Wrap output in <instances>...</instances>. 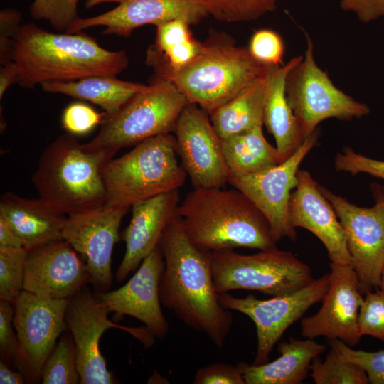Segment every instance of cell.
<instances>
[{
  "label": "cell",
  "mask_w": 384,
  "mask_h": 384,
  "mask_svg": "<svg viewBox=\"0 0 384 384\" xmlns=\"http://www.w3.org/2000/svg\"><path fill=\"white\" fill-rule=\"evenodd\" d=\"M22 14L14 9L7 8L0 11V64L12 61V40L21 26Z\"/></svg>",
  "instance_id": "b9f144b4"
},
{
  "label": "cell",
  "mask_w": 384,
  "mask_h": 384,
  "mask_svg": "<svg viewBox=\"0 0 384 384\" xmlns=\"http://www.w3.org/2000/svg\"><path fill=\"white\" fill-rule=\"evenodd\" d=\"M326 350V346L313 338H290L278 345L280 356L260 365L240 363L245 384H301L309 375L313 359Z\"/></svg>",
  "instance_id": "d4e9b609"
},
{
  "label": "cell",
  "mask_w": 384,
  "mask_h": 384,
  "mask_svg": "<svg viewBox=\"0 0 384 384\" xmlns=\"http://www.w3.org/2000/svg\"><path fill=\"white\" fill-rule=\"evenodd\" d=\"M344 229L351 265L363 294L379 288L384 267V186H370L374 204L360 207L320 185Z\"/></svg>",
  "instance_id": "30bf717a"
},
{
  "label": "cell",
  "mask_w": 384,
  "mask_h": 384,
  "mask_svg": "<svg viewBox=\"0 0 384 384\" xmlns=\"http://www.w3.org/2000/svg\"><path fill=\"white\" fill-rule=\"evenodd\" d=\"M306 47L301 60L287 73L285 92L304 139L324 120L360 119L370 112L365 103L338 88L316 63L314 43L304 31Z\"/></svg>",
  "instance_id": "9c48e42d"
},
{
  "label": "cell",
  "mask_w": 384,
  "mask_h": 384,
  "mask_svg": "<svg viewBox=\"0 0 384 384\" xmlns=\"http://www.w3.org/2000/svg\"><path fill=\"white\" fill-rule=\"evenodd\" d=\"M289 218L294 228L313 233L324 245L331 262L351 265L344 229L320 185L305 169H299L297 184L289 204Z\"/></svg>",
  "instance_id": "44dd1931"
},
{
  "label": "cell",
  "mask_w": 384,
  "mask_h": 384,
  "mask_svg": "<svg viewBox=\"0 0 384 384\" xmlns=\"http://www.w3.org/2000/svg\"><path fill=\"white\" fill-rule=\"evenodd\" d=\"M78 1H80V0H78Z\"/></svg>",
  "instance_id": "c3c4849f"
},
{
  "label": "cell",
  "mask_w": 384,
  "mask_h": 384,
  "mask_svg": "<svg viewBox=\"0 0 384 384\" xmlns=\"http://www.w3.org/2000/svg\"><path fill=\"white\" fill-rule=\"evenodd\" d=\"M183 19H174L156 26L154 43L146 52V64L154 76L163 78L194 60L200 53L202 42L197 41Z\"/></svg>",
  "instance_id": "484cf974"
},
{
  "label": "cell",
  "mask_w": 384,
  "mask_h": 384,
  "mask_svg": "<svg viewBox=\"0 0 384 384\" xmlns=\"http://www.w3.org/2000/svg\"><path fill=\"white\" fill-rule=\"evenodd\" d=\"M329 345L342 358L359 366L366 372L369 383L384 384V350H355L338 339L330 340Z\"/></svg>",
  "instance_id": "d590c367"
},
{
  "label": "cell",
  "mask_w": 384,
  "mask_h": 384,
  "mask_svg": "<svg viewBox=\"0 0 384 384\" xmlns=\"http://www.w3.org/2000/svg\"><path fill=\"white\" fill-rule=\"evenodd\" d=\"M247 49L255 60L265 65L280 67L283 63L284 42L282 37L272 29L255 31L250 38Z\"/></svg>",
  "instance_id": "e575fe53"
},
{
  "label": "cell",
  "mask_w": 384,
  "mask_h": 384,
  "mask_svg": "<svg viewBox=\"0 0 384 384\" xmlns=\"http://www.w3.org/2000/svg\"><path fill=\"white\" fill-rule=\"evenodd\" d=\"M334 169L337 171L348 173L353 176L366 174L384 180V161L375 159L355 151L351 147H344L334 159Z\"/></svg>",
  "instance_id": "f35d334b"
},
{
  "label": "cell",
  "mask_w": 384,
  "mask_h": 384,
  "mask_svg": "<svg viewBox=\"0 0 384 384\" xmlns=\"http://www.w3.org/2000/svg\"><path fill=\"white\" fill-rule=\"evenodd\" d=\"M381 291L384 292V267L382 270V274L380 277V284H379V288Z\"/></svg>",
  "instance_id": "7dc6e473"
},
{
  "label": "cell",
  "mask_w": 384,
  "mask_h": 384,
  "mask_svg": "<svg viewBox=\"0 0 384 384\" xmlns=\"http://www.w3.org/2000/svg\"><path fill=\"white\" fill-rule=\"evenodd\" d=\"M20 78L19 69L14 61H11L0 68V98L4 96L6 90L12 85L18 83Z\"/></svg>",
  "instance_id": "ee69618b"
},
{
  "label": "cell",
  "mask_w": 384,
  "mask_h": 384,
  "mask_svg": "<svg viewBox=\"0 0 384 384\" xmlns=\"http://www.w3.org/2000/svg\"><path fill=\"white\" fill-rule=\"evenodd\" d=\"M102 176L107 203L130 208L178 189L187 174L178 161L175 137L168 133L144 140L128 153L111 159L102 169Z\"/></svg>",
  "instance_id": "8992f818"
},
{
  "label": "cell",
  "mask_w": 384,
  "mask_h": 384,
  "mask_svg": "<svg viewBox=\"0 0 384 384\" xmlns=\"http://www.w3.org/2000/svg\"><path fill=\"white\" fill-rule=\"evenodd\" d=\"M270 67L255 83L209 114L215 130L222 139L263 124L267 76Z\"/></svg>",
  "instance_id": "f1b7e54d"
},
{
  "label": "cell",
  "mask_w": 384,
  "mask_h": 384,
  "mask_svg": "<svg viewBox=\"0 0 384 384\" xmlns=\"http://www.w3.org/2000/svg\"><path fill=\"white\" fill-rule=\"evenodd\" d=\"M310 377L316 384H368L366 372L358 365L342 358L330 348L325 360L314 358Z\"/></svg>",
  "instance_id": "4dcf8cb0"
},
{
  "label": "cell",
  "mask_w": 384,
  "mask_h": 384,
  "mask_svg": "<svg viewBox=\"0 0 384 384\" xmlns=\"http://www.w3.org/2000/svg\"><path fill=\"white\" fill-rule=\"evenodd\" d=\"M116 77L95 75L70 82H47L41 86L46 92L63 94L95 104L109 117L116 114L134 95L147 87Z\"/></svg>",
  "instance_id": "4316f807"
},
{
  "label": "cell",
  "mask_w": 384,
  "mask_h": 384,
  "mask_svg": "<svg viewBox=\"0 0 384 384\" xmlns=\"http://www.w3.org/2000/svg\"><path fill=\"white\" fill-rule=\"evenodd\" d=\"M109 309L95 292L82 289L68 302L65 322L76 349V363L81 384L117 383L100 349V338L107 329L119 328L137 338L145 348L151 347L155 336L145 327L119 325L108 319Z\"/></svg>",
  "instance_id": "8fae6325"
},
{
  "label": "cell",
  "mask_w": 384,
  "mask_h": 384,
  "mask_svg": "<svg viewBox=\"0 0 384 384\" xmlns=\"http://www.w3.org/2000/svg\"><path fill=\"white\" fill-rule=\"evenodd\" d=\"M279 0H202L209 15L225 22L255 21L277 8Z\"/></svg>",
  "instance_id": "1f68e13d"
},
{
  "label": "cell",
  "mask_w": 384,
  "mask_h": 384,
  "mask_svg": "<svg viewBox=\"0 0 384 384\" xmlns=\"http://www.w3.org/2000/svg\"><path fill=\"white\" fill-rule=\"evenodd\" d=\"M164 267V259L158 246L142 260L124 286L95 293L116 319L134 317L145 324L155 338L163 339L169 331L161 308L160 282Z\"/></svg>",
  "instance_id": "d6986e66"
},
{
  "label": "cell",
  "mask_w": 384,
  "mask_h": 384,
  "mask_svg": "<svg viewBox=\"0 0 384 384\" xmlns=\"http://www.w3.org/2000/svg\"><path fill=\"white\" fill-rule=\"evenodd\" d=\"M12 60L19 69L18 84L27 89L47 82L117 76L129 65L125 51L108 50L85 33H50L33 23L21 25L14 34Z\"/></svg>",
  "instance_id": "7a4b0ae2"
},
{
  "label": "cell",
  "mask_w": 384,
  "mask_h": 384,
  "mask_svg": "<svg viewBox=\"0 0 384 384\" xmlns=\"http://www.w3.org/2000/svg\"><path fill=\"white\" fill-rule=\"evenodd\" d=\"M194 384H245L237 366L215 363L199 368L195 375Z\"/></svg>",
  "instance_id": "60d3db41"
},
{
  "label": "cell",
  "mask_w": 384,
  "mask_h": 384,
  "mask_svg": "<svg viewBox=\"0 0 384 384\" xmlns=\"http://www.w3.org/2000/svg\"><path fill=\"white\" fill-rule=\"evenodd\" d=\"M43 384H77L80 377L76 349L71 334H63L47 358L41 373Z\"/></svg>",
  "instance_id": "f546056e"
},
{
  "label": "cell",
  "mask_w": 384,
  "mask_h": 384,
  "mask_svg": "<svg viewBox=\"0 0 384 384\" xmlns=\"http://www.w3.org/2000/svg\"><path fill=\"white\" fill-rule=\"evenodd\" d=\"M0 215L9 222L28 250L63 240L67 217L41 198L6 192L0 199Z\"/></svg>",
  "instance_id": "603a6c76"
},
{
  "label": "cell",
  "mask_w": 384,
  "mask_h": 384,
  "mask_svg": "<svg viewBox=\"0 0 384 384\" xmlns=\"http://www.w3.org/2000/svg\"><path fill=\"white\" fill-rule=\"evenodd\" d=\"M302 57L295 56L280 67L272 66L268 72L263 124L274 138L281 163L292 156L305 139L285 92L287 73Z\"/></svg>",
  "instance_id": "cb8c5ba5"
},
{
  "label": "cell",
  "mask_w": 384,
  "mask_h": 384,
  "mask_svg": "<svg viewBox=\"0 0 384 384\" xmlns=\"http://www.w3.org/2000/svg\"><path fill=\"white\" fill-rule=\"evenodd\" d=\"M106 114L97 112L82 102H73L63 110L61 117L63 127L75 136L84 135L101 124Z\"/></svg>",
  "instance_id": "74e56055"
},
{
  "label": "cell",
  "mask_w": 384,
  "mask_h": 384,
  "mask_svg": "<svg viewBox=\"0 0 384 384\" xmlns=\"http://www.w3.org/2000/svg\"><path fill=\"white\" fill-rule=\"evenodd\" d=\"M86 262L65 240L29 250L23 290L51 299H70L89 283Z\"/></svg>",
  "instance_id": "ffe728a7"
},
{
  "label": "cell",
  "mask_w": 384,
  "mask_h": 384,
  "mask_svg": "<svg viewBox=\"0 0 384 384\" xmlns=\"http://www.w3.org/2000/svg\"><path fill=\"white\" fill-rule=\"evenodd\" d=\"M104 1H116L119 4L94 17L78 18L66 33H78L100 26L105 27L103 34L127 38L134 30L147 24L156 26L171 20L183 19L193 26L209 15L202 0H90L87 6Z\"/></svg>",
  "instance_id": "ac0fdd59"
},
{
  "label": "cell",
  "mask_w": 384,
  "mask_h": 384,
  "mask_svg": "<svg viewBox=\"0 0 384 384\" xmlns=\"http://www.w3.org/2000/svg\"><path fill=\"white\" fill-rule=\"evenodd\" d=\"M180 203L178 189L134 204L128 226L121 235L126 250L116 271L115 278L122 282L159 246L162 233L177 213Z\"/></svg>",
  "instance_id": "7402d4cb"
},
{
  "label": "cell",
  "mask_w": 384,
  "mask_h": 384,
  "mask_svg": "<svg viewBox=\"0 0 384 384\" xmlns=\"http://www.w3.org/2000/svg\"><path fill=\"white\" fill-rule=\"evenodd\" d=\"M262 125L223 139L230 178L255 174L281 163L277 148L264 136Z\"/></svg>",
  "instance_id": "83f0119b"
},
{
  "label": "cell",
  "mask_w": 384,
  "mask_h": 384,
  "mask_svg": "<svg viewBox=\"0 0 384 384\" xmlns=\"http://www.w3.org/2000/svg\"><path fill=\"white\" fill-rule=\"evenodd\" d=\"M28 252L24 247H0V301L13 304L23 291Z\"/></svg>",
  "instance_id": "d6a6232c"
},
{
  "label": "cell",
  "mask_w": 384,
  "mask_h": 384,
  "mask_svg": "<svg viewBox=\"0 0 384 384\" xmlns=\"http://www.w3.org/2000/svg\"><path fill=\"white\" fill-rule=\"evenodd\" d=\"M247 47L238 46L223 33L213 32L202 42L197 57L163 78L171 82L190 103L210 114L240 94L268 70Z\"/></svg>",
  "instance_id": "5b68a950"
},
{
  "label": "cell",
  "mask_w": 384,
  "mask_h": 384,
  "mask_svg": "<svg viewBox=\"0 0 384 384\" xmlns=\"http://www.w3.org/2000/svg\"><path fill=\"white\" fill-rule=\"evenodd\" d=\"M159 246L165 267L160 282L161 304L193 329L223 346L233 318L219 302L209 252L193 245L176 215L164 229Z\"/></svg>",
  "instance_id": "6da1fadb"
},
{
  "label": "cell",
  "mask_w": 384,
  "mask_h": 384,
  "mask_svg": "<svg viewBox=\"0 0 384 384\" xmlns=\"http://www.w3.org/2000/svg\"><path fill=\"white\" fill-rule=\"evenodd\" d=\"M178 156L193 188H223L230 174L223 139L205 111L193 103L180 114L174 132Z\"/></svg>",
  "instance_id": "2e32d148"
},
{
  "label": "cell",
  "mask_w": 384,
  "mask_h": 384,
  "mask_svg": "<svg viewBox=\"0 0 384 384\" xmlns=\"http://www.w3.org/2000/svg\"><path fill=\"white\" fill-rule=\"evenodd\" d=\"M329 286V274L292 293L259 299L252 294L235 297L227 292L218 295L221 305L239 311L255 323L257 347L253 364L269 361L274 346L286 330L299 319L314 304L321 302Z\"/></svg>",
  "instance_id": "4fadbf2b"
},
{
  "label": "cell",
  "mask_w": 384,
  "mask_h": 384,
  "mask_svg": "<svg viewBox=\"0 0 384 384\" xmlns=\"http://www.w3.org/2000/svg\"><path fill=\"white\" fill-rule=\"evenodd\" d=\"M113 156L87 151L76 136L62 134L43 151L32 183L39 198L58 212H85L107 203L102 169Z\"/></svg>",
  "instance_id": "277c9868"
},
{
  "label": "cell",
  "mask_w": 384,
  "mask_h": 384,
  "mask_svg": "<svg viewBox=\"0 0 384 384\" xmlns=\"http://www.w3.org/2000/svg\"><path fill=\"white\" fill-rule=\"evenodd\" d=\"M329 286L314 315L301 321V334L306 338L324 336L338 339L350 346L362 335L358 314L364 301L356 274L351 265L330 263Z\"/></svg>",
  "instance_id": "e0dca14e"
},
{
  "label": "cell",
  "mask_w": 384,
  "mask_h": 384,
  "mask_svg": "<svg viewBox=\"0 0 384 384\" xmlns=\"http://www.w3.org/2000/svg\"><path fill=\"white\" fill-rule=\"evenodd\" d=\"M209 256L218 294L242 289L276 297L297 291L314 279L307 264L276 247L252 255L225 250L210 252Z\"/></svg>",
  "instance_id": "ba28073f"
},
{
  "label": "cell",
  "mask_w": 384,
  "mask_h": 384,
  "mask_svg": "<svg viewBox=\"0 0 384 384\" xmlns=\"http://www.w3.org/2000/svg\"><path fill=\"white\" fill-rule=\"evenodd\" d=\"M339 5L342 10L355 14L362 23L384 17V0H341Z\"/></svg>",
  "instance_id": "7bdbcfd3"
},
{
  "label": "cell",
  "mask_w": 384,
  "mask_h": 384,
  "mask_svg": "<svg viewBox=\"0 0 384 384\" xmlns=\"http://www.w3.org/2000/svg\"><path fill=\"white\" fill-rule=\"evenodd\" d=\"M26 380L21 371L12 370L6 362L0 361V383L1 384H23Z\"/></svg>",
  "instance_id": "bcb514c9"
},
{
  "label": "cell",
  "mask_w": 384,
  "mask_h": 384,
  "mask_svg": "<svg viewBox=\"0 0 384 384\" xmlns=\"http://www.w3.org/2000/svg\"><path fill=\"white\" fill-rule=\"evenodd\" d=\"M189 103L171 82L154 76L144 90L134 95L116 114L105 117L99 132L83 144L84 149L114 156L122 148L171 133Z\"/></svg>",
  "instance_id": "52a82bcc"
},
{
  "label": "cell",
  "mask_w": 384,
  "mask_h": 384,
  "mask_svg": "<svg viewBox=\"0 0 384 384\" xmlns=\"http://www.w3.org/2000/svg\"><path fill=\"white\" fill-rule=\"evenodd\" d=\"M361 334L368 335L384 342V292L380 289L365 294L358 314Z\"/></svg>",
  "instance_id": "8d00e7d4"
},
{
  "label": "cell",
  "mask_w": 384,
  "mask_h": 384,
  "mask_svg": "<svg viewBox=\"0 0 384 384\" xmlns=\"http://www.w3.org/2000/svg\"><path fill=\"white\" fill-rule=\"evenodd\" d=\"M14 315V304L0 301V355L1 360L6 363L14 362L18 349Z\"/></svg>",
  "instance_id": "ab89813d"
},
{
  "label": "cell",
  "mask_w": 384,
  "mask_h": 384,
  "mask_svg": "<svg viewBox=\"0 0 384 384\" xmlns=\"http://www.w3.org/2000/svg\"><path fill=\"white\" fill-rule=\"evenodd\" d=\"M0 247H23L20 238L2 215H0Z\"/></svg>",
  "instance_id": "f6af8a7d"
},
{
  "label": "cell",
  "mask_w": 384,
  "mask_h": 384,
  "mask_svg": "<svg viewBox=\"0 0 384 384\" xmlns=\"http://www.w3.org/2000/svg\"><path fill=\"white\" fill-rule=\"evenodd\" d=\"M129 208L105 203L96 208L67 216L63 240L81 254L95 292L110 290L114 245L119 239L122 220Z\"/></svg>",
  "instance_id": "9a60e30c"
},
{
  "label": "cell",
  "mask_w": 384,
  "mask_h": 384,
  "mask_svg": "<svg viewBox=\"0 0 384 384\" xmlns=\"http://www.w3.org/2000/svg\"><path fill=\"white\" fill-rule=\"evenodd\" d=\"M69 300L44 298L23 290L13 303L18 340L14 364L26 383L41 382L47 358L68 330L65 317Z\"/></svg>",
  "instance_id": "7c38bea8"
},
{
  "label": "cell",
  "mask_w": 384,
  "mask_h": 384,
  "mask_svg": "<svg viewBox=\"0 0 384 384\" xmlns=\"http://www.w3.org/2000/svg\"><path fill=\"white\" fill-rule=\"evenodd\" d=\"M177 215L190 241L204 252L276 247L265 215L235 188H193Z\"/></svg>",
  "instance_id": "3957f363"
},
{
  "label": "cell",
  "mask_w": 384,
  "mask_h": 384,
  "mask_svg": "<svg viewBox=\"0 0 384 384\" xmlns=\"http://www.w3.org/2000/svg\"><path fill=\"white\" fill-rule=\"evenodd\" d=\"M78 0H34L30 6L31 16L45 20L60 33H66L71 23L79 18Z\"/></svg>",
  "instance_id": "836d02e7"
},
{
  "label": "cell",
  "mask_w": 384,
  "mask_h": 384,
  "mask_svg": "<svg viewBox=\"0 0 384 384\" xmlns=\"http://www.w3.org/2000/svg\"><path fill=\"white\" fill-rule=\"evenodd\" d=\"M319 137L317 129L282 163L255 174L229 178L228 183L243 193L265 215L276 243L284 238L297 239L296 228L289 218L290 196L297 184L299 166Z\"/></svg>",
  "instance_id": "5bb4252c"
}]
</instances>
